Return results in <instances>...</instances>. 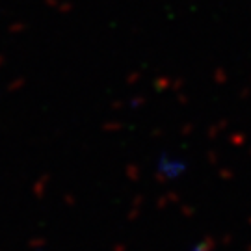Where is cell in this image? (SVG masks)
<instances>
[{
  "label": "cell",
  "instance_id": "obj_1",
  "mask_svg": "<svg viewBox=\"0 0 251 251\" xmlns=\"http://www.w3.org/2000/svg\"><path fill=\"white\" fill-rule=\"evenodd\" d=\"M186 170V162L177 158V156H171V154H162L158 162H156V171L160 173L162 179H179L180 175Z\"/></svg>",
  "mask_w": 251,
  "mask_h": 251
}]
</instances>
